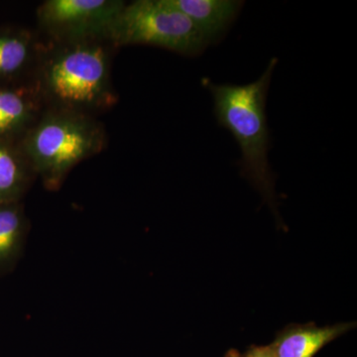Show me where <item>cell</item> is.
Here are the masks:
<instances>
[{
	"mask_svg": "<svg viewBox=\"0 0 357 357\" xmlns=\"http://www.w3.org/2000/svg\"><path fill=\"white\" fill-rule=\"evenodd\" d=\"M124 4L121 0H47L37 17L57 45L109 41L110 27Z\"/></svg>",
	"mask_w": 357,
	"mask_h": 357,
	"instance_id": "cell-5",
	"label": "cell"
},
{
	"mask_svg": "<svg viewBox=\"0 0 357 357\" xmlns=\"http://www.w3.org/2000/svg\"><path fill=\"white\" fill-rule=\"evenodd\" d=\"M243 357H276L273 344L251 345L243 354Z\"/></svg>",
	"mask_w": 357,
	"mask_h": 357,
	"instance_id": "cell-12",
	"label": "cell"
},
{
	"mask_svg": "<svg viewBox=\"0 0 357 357\" xmlns=\"http://www.w3.org/2000/svg\"><path fill=\"white\" fill-rule=\"evenodd\" d=\"M277 62L272 59L262 76L253 83L215 84L204 79L203 84L213 95L218 124L230 131L241 147V175L260 192L281 225L273 174L267 158L270 139L266 98Z\"/></svg>",
	"mask_w": 357,
	"mask_h": 357,
	"instance_id": "cell-1",
	"label": "cell"
},
{
	"mask_svg": "<svg viewBox=\"0 0 357 357\" xmlns=\"http://www.w3.org/2000/svg\"><path fill=\"white\" fill-rule=\"evenodd\" d=\"M356 328V321L319 326L307 324H289L277 333L272 344L276 357H314L324 347Z\"/></svg>",
	"mask_w": 357,
	"mask_h": 357,
	"instance_id": "cell-7",
	"label": "cell"
},
{
	"mask_svg": "<svg viewBox=\"0 0 357 357\" xmlns=\"http://www.w3.org/2000/svg\"><path fill=\"white\" fill-rule=\"evenodd\" d=\"M109 41L119 46L148 45L197 56L208 42L197 26L170 0H136L117 14Z\"/></svg>",
	"mask_w": 357,
	"mask_h": 357,
	"instance_id": "cell-4",
	"label": "cell"
},
{
	"mask_svg": "<svg viewBox=\"0 0 357 357\" xmlns=\"http://www.w3.org/2000/svg\"><path fill=\"white\" fill-rule=\"evenodd\" d=\"M109 41L57 45L44 59L38 84L53 107L91 115L117 102L110 79ZM110 43V42H109Z\"/></svg>",
	"mask_w": 357,
	"mask_h": 357,
	"instance_id": "cell-2",
	"label": "cell"
},
{
	"mask_svg": "<svg viewBox=\"0 0 357 357\" xmlns=\"http://www.w3.org/2000/svg\"><path fill=\"white\" fill-rule=\"evenodd\" d=\"M36 43L26 30H0V86L16 84L31 67Z\"/></svg>",
	"mask_w": 357,
	"mask_h": 357,
	"instance_id": "cell-11",
	"label": "cell"
},
{
	"mask_svg": "<svg viewBox=\"0 0 357 357\" xmlns=\"http://www.w3.org/2000/svg\"><path fill=\"white\" fill-rule=\"evenodd\" d=\"M38 84L0 86V141L20 143L42 114Z\"/></svg>",
	"mask_w": 357,
	"mask_h": 357,
	"instance_id": "cell-6",
	"label": "cell"
},
{
	"mask_svg": "<svg viewBox=\"0 0 357 357\" xmlns=\"http://www.w3.org/2000/svg\"><path fill=\"white\" fill-rule=\"evenodd\" d=\"M225 357H243V356H241V352L236 351V349H230V351L225 354Z\"/></svg>",
	"mask_w": 357,
	"mask_h": 357,
	"instance_id": "cell-13",
	"label": "cell"
},
{
	"mask_svg": "<svg viewBox=\"0 0 357 357\" xmlns=\"http://www.w3.org/2000/svg\"><path fill=\"white\" fill-rule=\"evenodd\" d=\"M30 222L22 203L0 204V277L13 273L24 255Z\"/></svg>",
	"mask_w": 357,
	"mask_h": 357,
	"instance_id": "cell-8",
	"label": "cell"
},
{
	"mask_svg": "<svg viewBox=\"0 0 357 357\" xmlns=\"http://www.w3.org/2000/svg\"><path fill=\"white\" fill-rule=\"evenodd\" d=\"M187 15L211 43L218 39L236 20L243 2L236 0H170Z\"/></svg>",
	"mask_w": 357,
	"mask_h": 357,
	"instance_id": "cell-9",
	"label": "cell"
},
{
	"mask_svg": "<svg viewBox=\"0 0 357 357\" xmlns=\"http://www.w3.org/2000/svg\"><path fill=\"white\" fill-rule=\"evenodd\" d=\"M35 177L18 143L0 141V204L20 203Z\"/></svg>",
	"mask_w": 357,
	"mask_h": 357,
	"instance_id": "cell-10",
	"label": "cell"
},
{
	"mask_svg": "<svg viewBox=\"0 0 357 357\" xmlns=\"http://www.w3.org/2000/svg\"><path fill=\"white\" fill-rule=\"evenodd\" d=\"M107 144V133L89 114L52 109L43 112L18 143L49 191H58L70 171Z\"/></svg>",
	"mask_w": 357,
	"mask_h": 357,
	"instance_id": "cell-3",
	"label": "cell"
}]
</instances>
